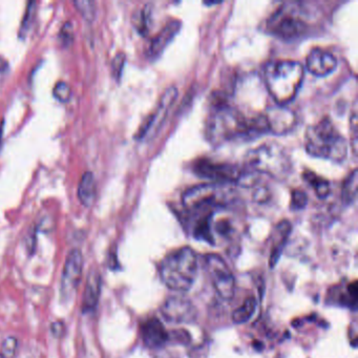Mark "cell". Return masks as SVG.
<instances>
[{"instance_id": "6da1fadb", "label": "cell", "mask_w": 358, "mask_h": 358, "mask_svg": "<svg viewBox=\"0 0 358 358\" xmlns=\"http://www.w3.org/2000/svg\"><path fill=\"white\" fill-rule=\"evenodd\" d=\"M206 138L214 146L237 138L256 137L250 118H246L225 101H216L208 116L205 128Z\"/></svg>"}, {"instance_id": "7a4b0ae2", "label": "cell", "mask_w": 358, "mask_h": 358, "mask_svg": "<svg viewBox=\"0 0 358 358\" xmlns=\"http://www.w3.org/2000/svg\"><path fill=\"white\" fill-rule=\"evenodd\" d=\"M304 78V66L293 60L272 61L265 69V82L268 92L281 106H285L295 98Z\"/></svg>"}, {"instance_id": "3957f363", "label": "cell", "mask_w": 358, "mask_h": 358, "mask_svg": "<svg viewBox=\"0 0 358 358\" xmlns=\"http://www.w3.org/2000/svg\"><path fill=\"white\" fill-rule=\"evenodd\" d=\"M306 151L312 156L342 162L348 155V143L329 118H323L307 128Z\"/></svg>"}, {"instance_id": "277c9868", "label": "cell", "mask_w": 358, "mask_h": 358, "mask_svg": "<svg viewBox=\"0 0 358 358\" xmlns=\"http://www.w3.org/2000/svg\"><path fill=\"white\" fill-rule=\"evenodd\" d=\"M198 256L189 247L179 248L162 260L160 277L164 285L178 292L188 291L197 279Z\"/></svg>"}, {"instance_id": "5b68a950", "label": "cell", "mask_w": 358, "mask_h": 358, "mask_svg": "<svg viewBox=\"0 0 358 358\" xmlns=\"http://www.w3.org/2000/svg\"><path fill=\"white\" fill-rule=\"evenodd\" d=\"M235 198L228 185L207 183L193 186L184 192L182 203L186 210L193 215L224 209Z\"/></svg>"}, {"instance_id": "8992f818", "label": "cell", "mask_w": 358, "mask_h": 358, "mask_svg": "<svg viewBox=\"0 0 358 358\" xmlns=\"http://www.w3.org/2000/svg\"><path fill=\"white\" fill-rule=\"evenodd\" d=\"M246 166L251 171L275 179H282L290 173L289 155L278 143H266L251 149L245 156Z\"/></svg>"}, {"instance_id": "52a82bcc", "label": "cell", "mask_w": 358, "mask_h": 358, "mask_svg": "<svg viewBox=\"0 0 358 358\" xmlns=\"http://www.w3.org/2000/svg\"><path fill=\"white\" fill-rule=\"evenodd\" d=\"M266 27L268 32L281 39L293 40L307 33L308 24L300 3L286 2L273 12Z\"/></svg>"}, {"instance_id": "ba28073f", "label": "cell", "mask_w": 358, "mask_h": 358, "mask_svg": "<svg viewBox=\"0 0 358 358\" xmlns=\"http://www.w3.org/2000/svg\"><path fill=\"white\" fill-rule=\"evenodd\" d=\"M205 265L208 275L211 280L215 292L224 301H230L235 292V280L232 272L224 259L210 253L205 257Z\"/></svg>"}, {"instance_id": "9c48e42d", "label": "cell", "mask_w": 358, "mask_h": 358, "mask_svg": "<svg viewBox=\"0 0 358 358\" xmlns=\"http://www.w3.org/2000/svg\"><path fill=\"white\" fill-rule=\"evenodd\" d=\"M192 170L200 178H205L215 184L231 185L237 183L243 170L233 164L213 162L209 159H200L195 162Z\"/></svg>"}, {"instance_id": "30bf717a", "label": "cell", "mask_w": 358, "mask_h": 358, "mask_svg": "<svg viewBox=\"0 0 358 358\" xmlns=\"http://www.w3.org/2000/svg\"><path fill=\"white\" fill-rule=\"evenodd\" d=\"M161 313L167 323L175 325L190 324L195 322L198 316L196 306L189 298L182 295L167 298L162 305Z\"/></svg>"}, {"instance_id": "8fae6325", "label": "cell", "mask_w": 358, "mask_h": 358, "mask_svg": "<svg viewBox=\"0 0 358 358\" xmlns=\"http://www.w3.org/2000/svg\"><path fill=\"white\" fill-rule=\"evenodd\" d=\"M83 271V256L75 248L66 256L60 282V293L63 298H70L77 290Z\"/></svg>"}, {"instance_id": "7c38bea8", "label": "cell", "mask_w": 358, "mask_h": 358, "mask_svg": "<svg viewBox=\"0 0 358 358\" xmlns=\"http://www.w3.org/2000/svg\"><path fill=\"white\" fill-rule=\"evenodd\" d=\"M177 97H178V89L175 86H171L164 92L155 110L149 115L145 122L141 125V128H139V131L136 135L138 139H143L145 136H147V133L152 129L155 130L156 128H160L168 113L169 108L175 103Z\"/></svg>"}, {"instance_id": "4fadbf2b", "label": "cell", "mask_w": 358, "mask_h": 358, "mask_svg": "<svg viewBox=\"0 0 358 358\" xmlns=\"http://www.w3.org/2000/svg\"><path fill=\"white\" fill-rule=\"evenodd\" d=\"M268 132L274 135H285L294 128L296 124V115L292 110L285 106H272L268 108L263 114Z\"/></svg>"}, {"instance_id": "5bb4252c", "label": "cell", "mask_w": 358, "mask_h": 358, "mask_svg": "<svg viewBox=\"0 0 358 358\" xmlns=\"http://www.w3.org/2000/svg\"><path fill=\"white\" fill-rule=\"evenodd\" d=\"M336 66V57L323 49H313L306 59V68L308 72L317 77H324L331 74Z\"/></svg>"}, {"instance_id": "9a60e30c", "label": "cell", "mask_w": 358, "mask_h": 358, "mask_svg": "<svg viewBox=\"0 0 358 358\" xmlns=\"http://www.w3.org/2000/svg\"><path fill=\"white\" fill-rule=\"evenodd\" d=\"M182 24L180 20L171 19L163 26L158 35L153 37L148 48V57L151 59L159 58L167 48L168 44L174 40L177 34L180 32Z\"/></svg>"}, {"instance_id": "2e32d148", "label": "cell", "mask_w": 358, "mask_h": 358, "mask_svg": "<svg viewBox=\"0 0 358 358\" xmlns=\"http://www.w3.org/2000/svg\"><path fill=\"white\" fill-rule=\"evenodd\" d=\"M141 335H142L145 346L151 349H156L164 346L169 338L165 327L155 317L148 318L142 324Z\"/></svg>"}, {"instance_id": "e0dca14e", "label": "cell", "mask_w": 358, "mask_h": 358, "mask_svg": "<svg viewBox=\"0 0 358 358\" xmlns=\"http://www.w3.org/2000/svg\"><path fill=\"white\" fill-rule=\"evenodd\" d=\"M101 275L97 269H91L87 274L83 294V310L93 311L98 305L101 294Z\"/></svg>"}, {"instance_id": "ac0fdd59", "label": "cell", "mask_w": 358, "mask_h": 358, "mask_svg": "<svg viewBox=\"0 0 358 358\" xmlns=\"http://www.w3.org/2000/svg\"><path fill=\"white\" fill-rule=\"evenodd\" d=\"M291 232V224L288 221L280 222L274 230L272 247L270 253V266L273 267L278 263V260L281 255L282 249L285 247V244L288 240L289 234Z\"/></svg>"}, {"instance_id": "d6986e66", "label": "cell", "mask_w": 358, "mask_h": 358, "mask_svg": "<svg viewBox=\"0 0 358 358\" xmlns=\"http://www.w3.org/2000/svg\"><path fill=\"white\" fill-rule=\"evenodd\" d=\"M78 199L82 205L86 207L92 206L96 200L97 187L95 177L92 171H85L82 175L78 185Z\"/></svg>"}, {"instance_id": "ffe728a7", "label": "cell", "mask_w": 358, "mask_h": 358, "mask_svg": "<svg viewBox=\"0 0 358 358\" xmlns=\"http://www.w3.org/2000/svg\"><path fill=\"white\" fill-rule=\"evenodd\" d=\"M256 307H257L256 298L253 295L248 296L244 301V303L240 306V307L236 308L233 311V313H232L233 323H235L237 325L247 323L248 320L251 319V317L255 315V313L256 311Z\"/></svg>"}, {"instance_id": "44dd1931", "label": "cell", "mask_w": 358, "mask_h": 358, "mask_svg": "<svg viewBox=\"0 0 358 358\" xmlns=\"http://www.w3.org/2000/svg\"><path fill=\"white\" fill-rule=\"evenodd\" d=\"M304 180L307 182L319 199H326L330 193V184L326 179L317 176L311 170H305Z\"/></svg>"}, {"instance_id": "7402d4cb", "label": "cell", "mask_w": 358, "mask_h": 358, "mask_svg": "<svg viewBox=\"0 0 358 358\" xmlns=\"http://www.w3.org/2000/svg\"><path fill=\"white\" fill-rule=\"evenodd\" d=\"M133 25L137 28V31L141 34L145 36L148 32L149 28H151L152 25V7L151 4H146L143 6L142 9L138 10L135 14H133L132 17Z\"/></svg>"}, {"instance_id": "603a6c76", "label": "cell", "mask_w": 358, "mask_h": 358, "mask_svg": "<svg viewBox=\"0 0 358 358\" xmlns=\"http://www.w3.org/2000/svg\"><path fill=\"white\" fill-rule=\"evenodd\" d=\"M357 196V170L354 169L351 174L348 176L342 185L341 198L344 203L349 205L354 203Z\"/></svg>"}, {"instance_id": "cb8c5ba5", "label": "cell", "mask_w": 358, "mask_h": 358, "mask_svg": "<svg viewBox=\"0 0 358 358\" xmlns=\"http://www.w3.org/2000/svg\"><path fill=\"white\" fill-rule=\"evenodd\" d=\"M36 6H37V3L35 1H29L26 5V10L24 15V19H22V21H21V26L19 28V32H18L20 38H26L29 31V28L32 27L35 14H36Z\"/></svg>"}, {"instance_id": "d4e9b609", "label": "cell", "mask_w": 358, "mask_h": 358, "mask_svg": "<svg viewBox=\"0 0 358 358\" xmlns=\"http://www.w3.org/2000/svg\"><path fill=\"white\" fill-rule=\"evenodd\" d=\"M76 9L87 21H93L96 17V3L89 0H77L74 2Z\"/></svg>"}, {"instance_id": "484cf974", "label": "cell", "mask_w": 358, "mask_h": 358, "mask_svg": "<svg viewBox=\"0 0 358 358\" xmlns=\"http://www.w3.org/2000/svg\"><path fill=\"white\" fill-rule=\"evenodd\" d=\"M308 203V197L306 192L302 189H294L291 192V203L290 207L293 210L304 209Z\"/></svg>"}, {"instance_id": "4316f807", "label": "cell", "mask_w": 358, "mask_h": 358, "mask_svg": "<svg viewBox=\"0 0 358 358\" xmlns=\"http://www.w3.org/2000/svg\"><path fill=\"white\" fill-rule=\"evenodd\" d=\"M53 95L58 101L68 102L72 96L71 86L65 81H59L54 86Z\"/></svg>"}, {"instance_id": "83f0119b", "label": "cell", "mask_w": 358, "mask_h": 358, "mask_svg": "<svg viewBox=\"0 0 358 358\" xmlns=\"http://www.w3.org/2000/svg\"><path fill=\"white\" fill-rule=\"evenodd\" d=\"M125 61H126V56H125L124 53H122V51L118 53L114 57L113 61H111V75H113V77L117 81H119L121 79L122 73H123V70H124Z\"/></svg>"}, {"instance_id": "f1b7e54d", "label": "cell", "mask_w": 358, "mask_h": 358, "mask_svg": "<svg viewBox=\"0 0 358 358\" xmlns=\"http://www.w3.org/2000/svg\"><path fill=\"white\" fill-rule=\"evenodd\" d=\"M17 347H18V340L16 337L14 336L6 337L1 345V352H0V354H1L4 358H13L16 355Z\"/></svg>"}, {"instance_id": "f546056e", "label": "cell", "mask_w": 358, "mask_h": 358, "mask_svg": "<svg viewBox=\"0 0 358 358\" xmlns=\"http://www.w3.org/2000/svg\"><path fill=\"white\" fill-rule=\"evenodd\" d=\"M73 26L71 22H65L63 25L60 33H59V37H60L61 42L65 46H70L73 41Z\"/></svg>"}, {"instance_id": "4dcf8cb0", "label": "cell", "mask_w": 358, "mask_h": 358, "mask_svg": "<svg viewBox=\"0 0 358 358\" xmlns=\"http://www.w3.org/2000/svg\"><path fill=\"white\" fill-rule=\"evenodd\" d=\"M65 331V326L62 322H55L51 325V332L56 338L62 337Z\"/></svg>"}, {"instance_id": "1f68e13d", "label": "cell", "mask_w": 358, "mask_h": 358, "mask_svg": "<svg viewBox=\"0 0 358 358\" xmlns=\"http://www.w3.org/2000/svg\"><path fill=\"white\" fill-rule=\"evenodd\" d=\"M35 243H36V234H35V233L29 234V235L26 237V247H27L28 249H32V250H34Z\"/></svg>"}, {"instance_id": "d6a6232c", "label": "cell", "mask_w": 358, "mask_h": 358, "mask_svg": "<svg viewBox=\"0 0 358 358\" xmlns=\"http://www.w3.org/2000/svg\"><path fill=\"white\" fill-rule=\"evenodd\" d=\"M7 69H9V62L2 56H0V72H5Z\"/></svg>"}, {"instance_id": "836d02e7", "label": "cell", "mask_w": 358, "mask_h": 358, "mask_svg": "<svg viewBox=\"0 0 358 358\" xmlns=\"http://www.w3.org/2000/svg\"><path fill=\"white\" fill-rule=\"evenodd\" d=\"M2 133H3V121L0 123V146H1V141H2Z\"/></svg>"}, {"instance_id": "e575fe53", "label": "cell", "mask_w": 358, "mask_h": 358, "mask_svg": "<svg viewBox=\"0 0 358 358\" xmlns=\"http://www.w3.org/2000/svg\"><path fill=\"white\" fill-rule=\"evenodd\" d=\"M0 358H4V357H3L1 354H0Z\"/></svg>"}]
</instances>
